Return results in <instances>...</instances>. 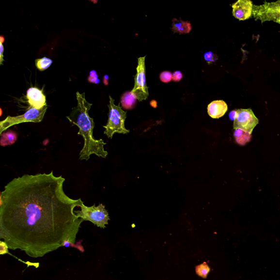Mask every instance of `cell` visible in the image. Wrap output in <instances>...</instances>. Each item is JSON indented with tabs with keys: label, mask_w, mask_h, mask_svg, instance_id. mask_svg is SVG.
Listing matches in <instances>:
<instances>
[{
	"label": "cell",
	"mask_w": 280,
	"mask_h": 280,
	"mask_svg": "<svg viewBox=\"0 0 280 280\" xmlns=\"http://www.w3.org/2000/svg\"><path fill=\"white\" fill-rule=\"evenodd\" d=\"M65 179L49 173L15 178L1 193L0 236L8 248L37 257L75 243L84 221L75 213L83 202L68 197Z\"/></svg>",
	"instance_id": "obj_1"
},
{
	"label": "cell",
	"mask_w": 280,
	"mask_h": 280,
	"mask_svg": "<svg viewBox=\"0 0 280 280\" xmlns=\"http://www.w3.org/2000/svg\"><path fill=\"white\" fill-rule=\"evenodd\" d=\"M78 102V107L74 108L67 118L71 124L77 125L79 128L78 135H81L84 141L83 147L79 154V160L90 159L92 155L105 158L108 152L104 149L107 145L103 139L95 140L93 138V129L95 124L88 112L92 104L88 103L85 97V93H76Z\"/></svg>",
	"instance_id": "obj_2"
},
{
	"label": "cell",
	"mask_w": 280,
	"mask_h": 280,
	"mask_svg": "<svg viewBox=\"0 0 280 280\" xmlns=\"http://www.w3.org/2000/svg\"><path fill=\"white\" fill-rule=\"evenodd\" d=\"M109 99V120L107 124L103 126L105 129L104 134L109 139H112L115 133L128 134L130 131L125 127L126 112L122 109L120 104L118 106L114 104V100L110 95Z\"/></svg>",
	"instance_id": "obj_3"
},
{
	"label": "cell",
	"mask_w": 280,
	"mask_h": 280,
	"mask_svg": "<svg viewBox=\"0 0 280 280\" xmlns=\"http://www.w3.org/2000/svg\"><path fill=\"white\" fill-rule=\"evenodd\" d=\"M80 211H75V213L78 218L88 220L94 223L97 227L105 228L109 220L108 212L102 203L96 206L94 205L88 207L84 205L83 202L80 206Z\"/></svg>",
	"instance_id": "obj_4"
},
{
	"label": "cell",
	"mask_w": 280,
	"mask_h": 280,
	"mask_svg": "<svg viewBox=\"0 0 280 280\" xmlns=\"http://www.w3.org/2000/svg\"><path fill=\"white\" fill-rule=\"evenodd\" d=\"M47 109V105H46L41 109L31 108L23 115L16 117L8 116L5 120L0 122V135L13 125L25 122H41L43 120Z\"/></svg>",
	"instance_id": "obj_5"
},
{
	"label": "cell",
	"mask_w": 280,
	"mask_h": 280,
	"mask_svg": "<svg viewBox=\"0 0 280 280\" xmlns=\"http://www.w3.org/2000/svg\"><path fill=\"white\" fill-rule=\"evenodd\" d=\"M252 15L254 18L262 22L273 21L280 24V1L265 2L260 6L253 5Z\"/></svg>",
	"instance_id": "obj_6"
},
{
	"label": "cell",
	"mask_w": 280,
	"mask_h": 280,
	"mask_svg": "<svg viewBox=\"0 0 280 280\" xmlns=\"http://www.w3.org/2000/svg\"><path fill=\"white\" fill-rule=\"evenodd\" d=\"M145 57H140L138 59L137 74L135 76L134 87L131 91L139 101L146 100L149 95L146 83Z\"/></svg>",
	"instance_id": "obj_7"
},
{
	"label": "cell",
	"mask_w": 280,
	"mask_h": 280,
	"mask_svg": "<svg viewBox=\"0 0 280 280\" xmlns=\"http://www.w3.org/2000/svg\"><path fill=\"white\" fill-rule=\"evenodd\" d=\"M238 114L234 121V129H240L251 134L259 124L258 119L254 115L251 109H237Z\"/></svg>",
	"instance_id": "obj_8"
},
{
	"label": "cell",
	"mask_w": 280,
	"mask_h": 280,
	"mask_svg": "<svg viewBox=\"0 0 280 280\" xmlns=\"http://www.w3.org/2000/svg\"><path fill=\"white\" fill-rule=\"evenodd\" d=\"M253 6L252 1L249 0H239L232 5L233 15L240 20H247L252 15Z\"/></svg>",
	"instance_id": "obj_9"
},
{
	"label": "cell",
	"mask_w": 280,
	"mask_h": 280,
	"mask_svg": "<svg viewBox=\"0 0 280 280\" xmlns=\"http://www.w3.org/2000/svg\"><path fill=\"white\" fill-rule=\"evenodd\" d=\"M27 98L31 108L41 109L47 105L46 96L42 90L36 87L29 88L27 91Z\"/></svg>",
	"instance_id": "obj_10"
},
{
	"label": "cell",
	"mask_w": 280,
	"mask_h": 280,
	"mask_svg": "<svg viewBox=\"0 0 280 280\" xmlns=\"http://www.w3.org/2000/svg\"><path fill=\"white\" fill-rule=\"evenodd\" d=\"M228 110V105L223 100L212 102L207 107V112L213 118H219L224 115Z\"/></svg>",
	"instance_id": "obj_11"
},
{
	"label": "cell",
	"mask_w": 280,
	"mask_h": 280,
	"mask_svg": "<svg viewBox=\"0 0 280 280\" xmlns=\"http://www.w3.org/2000/svg\"><path fill=\"white\" fill-rule=\"evenodd\" d=\"M172 30L174 32L182 33H188L192 31V26L189 22L176 18L172 19Z\"/></svg>",
	"instance_id": "obj_12"
},
{
	"label": "cell",
	"mask_w": 280,
	"mask_h": 280,
	"mask_svg": "<svg viewBox=\"0 0 280 280\" xmlns=\"http://www.w3.org/2000/svg\"><path fill=\"white\" fill-rule=\"evenodd\" d=\"M137 100V97L131 91L126 92L122 96L121 103L124 109H132L135 107Z\"/></svg>",
	"instance_id": "obj_13"
},
{
	"label": "cell",
	"mask_w": 280,
	"mask_h": 280,
	"mask_svg": "<svg viewBox=\"0 0 280 280\" xmlns=\"http://www.w3.org/2000/svg\"><path fill=\"white\" fill-rule=\"evenodd\" d=\"M234 136L236 143L241 146L247 145L252 138L251 134L240 129H235Z\"/></svg>",
	"instance_id": "obj_14"
},
{
	"label": "cell",
	"mask_w": 280,
	"mask_h": 280,
	"mask_svg": "<svg viewBox=\"0 0 280 280\" xmlns=\"http://www.w3.org/2000/svg\"><path fill=\"white\" fill-rule=\"evenodd\" d=\"M18 139V134L15 131L8 130L1 135V145L2 146H10L14 144Z\"/></svg>",
	"instance_id": "obj_15"
},
{
	"label": "cell",
	"mask_w": 280,
	"mask_h": 280,
	"mask_svg": "<svg viewBox=\"0 0 280 280\" xmlns=\"http://www.w3.org/2000/svg\"><path fill=\"white\" fill-rule=\"evenodd\" d=\"M53 61L51 59L44 57L41 59H37L35 61V64L38 69L40 71H44L50 67Z\"/></svg>",
	"instance_id": "obj_16"
},
{
	"label": "cell",
	"mask_w": 280,
	"mask_h": 280,
	"mask_svg": "<svg viewBox=\"0 0 280 280\" xmlns=\"http://www.w3.org/2000/svg\"><path fill=\"white\" fill-rule=\"evenodd\" d=\"M210 268L206 262L196 266V274L203 279H206L208 274H209Z\"/></svg>",
	"instance_id": "obj_17"
},
{
	"label": "cell",
	"mask_w": 280,
	"mask_h": 280,
	"mask_svg": "<svg viewBox=\"0 0 280 280\" xmlns=\"http://www.w3.org/2000/svg\"><path fill=\"white\" fill-rule=\"evenodd\" d=\"M204 59L206 62L210 65L211 63H213L217 61L218 59V56L213 52H206L204 54Z\"/></svg>",
	"instance_id": "obj_18"
},
{
	"label": "cell",
	"mask_w": 280,
	"mask_h": 280,
	"mask_svg": "<svg viewBox=\"0 0 280 280\" xmlns=\"http://www.w3.org/2000/svg\"><path fill=\"white\" fill-rule=\"evenodd\" d=\"M160 79L163 83H169L172 79V74L169 71H163L160 74Z\"/></svg>",
	"instance_id": "obj_19"
},
{
	"label": "cell",
	"mask_w": 280,
	"mask_h": 280,
	"mask_svg": "<svg viewBox=\"0 0 280 280\" xmlns=\"http://www.w3.org/2000/svg\"><path fill=\"white\" fill-rule=\"evenodd\" d=\"M88 80L89 82L92 83L98 84L100 82L98 75L95 70H92L90 72V77L88 78Z\"/></svg>",
	"instance_id": "obj_20"
},
{
	"label": "cell",
	"mask_w": 280,
	"mask_h": 280,
	"mask_svg": "<svg viewBox=\"0 0 280 280\" xmlns=\"http://www.w3.org/2000/svg\"><path fill=\"white\" fill-rule=\"evenodd\" d=\"M8 246L6 242L0 241V254H10L8 252Z\"/></svg>",
	"instance_id": "obj_21"
},
{
	"label": "cell",
	"mask_w": 280,
	"mask_h": 280,
	"mask_svg": "<svg viewBox=\"0 0 280 280\" xmlns=\"http://www.w3.org/2000/svg\"><path fill=\"white\" fill-rule=\"evenodd\" d=\"M5 41V37L1 36L0 37V64H2L3 60V52L4 47L3 45V42Z\"/></svg>",
	"instance_id": "obj_22"
},
{
	"label": "cell",
	"mask_w": 280,
	"mask_h": 280,
	"mask_svg": "<svg viewBox=\"0 0 280 280\" xmlns=\"http://www.w3.org/2000/svg\"><path fill=\"white\" fill-rule=\"evenodd\" d=\"M182 78H183V75L179 71L174 72L172 74V80L173 81L179 82Z\"/></svg>",
	"instance_id": "obj_23"
},
{
	"label": "cell",
	"mask_w": 280,
	"mask_h": 280,
	"mask_svg": "<svg viewBox=\"0 0 280 280\" xmlns=\"http://www.w3.org/2000/svg\"><path fill=\"white\" fill-rule=\"evenodd\" d=\"M237 114H238V111L237 110H234L232 111L229 114V117H230V120L233 121H234L237 116Z\"/></svg>",
	"instance_id": "obj_24"
},
{
	"label": "cell",
	"mask_w": 280,
	"mask_h": 280,
	"mask_svg": "<svg viewBox=\"0 0 280 280\" xmlns=\"http://www.w3.org/2000/svg\"><path fill=\"white\" fill-rule=\"evenodd\" d=\"M109 80V76L107 75H105L103 79V82L104 84L106 85V86H107V85H108Z\"/></svg>",
	"instance_id": "obj_25"
}]
</instances>
